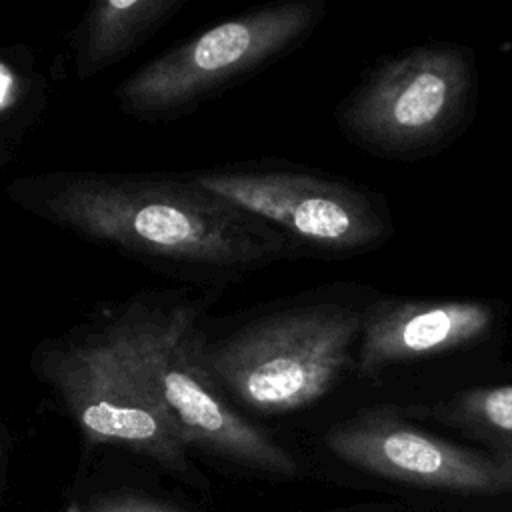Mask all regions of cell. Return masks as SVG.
<instances>
[{
    "label": "cell",
    "mask_w": 512,
    "mask_h": 512,
    "mask_svg": "<svg viewBox=\"0 0 512 512\" xmlns=\"http://www.w3.org/2000/svg\"><path fill=\"white\" fill-rule=\"evenodd\" d=\"M6 196L84 242L210 290L298 258L280 232L190 172L54 170L12 180Z\"/></svg>",
    "instance_id": "cell-1"
},
{
    "label": "cell",
    "mask_w": 512,
    "mask_h": 512,
    "mask_svg": "<svg viewBox=\"0 0 512 512\" xmlns=\"http://www.w3.org/2000/svg\"><path fill=\"white\" fill-rule=\"evenodd\" d=\"M156 292H140L42 340L30 360L90 444H114L168 470H188V444L146 372Z\"/></svg>",
    "instance_id": "cell-2"
},
{
    "label": "cell",
    "mask_w": 512,
    "mask_h": 512,
    "mask_svg": "<svg viewBox=\"0 0 512 512\" xmlns=\"http://www.w3.org/2000/svg\"><path fill=\"white\" fill-rule=\"evenodd\" d=\"M362 310L294 300L242 312L218 328L204 318L198 354L216 388L254 414H288L324 398L358 350Z\"/></svg>",
    "instance_id": "cell-3"
},
{
    "label": "cell",
    "mask_w": 512,
    "mask_h": 512,
    "mask_svg": "<svg viewBox=\"0 0 512 512\" xmlns=\"http://www.w3.org/2000/svg\"><path fill=\"white\" fill-rule=\"evenodd\" d=\"M322 16L318 0L272 2L236 14L134 70L114 88V102L138 120L186 116L280 60Z\"/></svg>",
    "instance_id": "cell-4"
},
{
    "label": "cell",
    "mask_w": 512,
    "mask_h": 512,
    "mask_svg": "<svg viewBox=\"0 0 512 512\" xmlns=\"http://www.w3.org/2000/svg\"><path fill=\"white\" fill-rule=\"evenodd\" d=\"M204 302L156 292L146 336V372L188 448L276 476L298 470L294 456L252 424L210 380L198 354Z\"/></svg>",
    "instance_id": "cell-5"
},
{
    "label": "cell",
    "mask_w": 512,
    "mask_h": 512,
    "mask_svg": "<svg viewBox=\"0 0 512 512\" xmlns=\"http://www.w3.org/2000/svg\"><path fill=\"white\" fill-rule=\"evenodd\" d=\"M476 74L466 50L418 46L374 68L338 108L350 140L392 156H414L444 144L474 102Z\"/></svg>",
    "instance_id": "cell-6"
},
{
    "label": "cell",
    "mask_w": 512,
    "mask_h": 512,
    "mask_svg": "<svg viewBox=\"0 0 512 512\" xmlns=\"http://www.w3.org/2000/svg\"><path fill=\"white\" fill-rule=\"evenodd\" d=\"M198 184L280 232L296 254L340 256L380 244L388 222L358 188L322 174L262 162L190 172Z\"/></svg>",
    "instance_id": "cell-7"
},
{
    "label": "cell",
    "mask_w": 512,
    "mask_h": 512,
    "mask_svg": "<svg viewBox=\"0 0 512 512\" xmlns=\"http://www.w3.org/2000/svg\"><path fill=\"white\" fill-rule=\"evenodd\" d=\"M324 442L340 460L386 480L458 494L512 492V468L500 456L452 444L384 408L332 426Z\"/></svg>",
    "instance_id": "cell-8"
},
{
    "label": "cell",
    "mask_w": 512,
    "mask_h": 512,
    "mask_svg": "<svg viewBox=\"0 0 512 512\" xmlns=\"http://www.w3.org/2000/svg\"><path fill=\"white\" fill-rule=\"evenodd\" d=\"M494 322V308L482 300L382 298L362 310L358 372L372 376L390 364L470 346Z\"/></svg>",
    "instance_id": "cell-9"
},
{
    "label": "cell",
    "mask_w": 512,
    "mask_h": 512,
    "mask_svg": "<svg viewBox=\"0 0 512 512\" xmlns=\"http://www.w3.org/2000/svg\"><path fill=\"white\" fill-rule=\"evenodd\" d=\"M188 0H98L74 34V70L90 80L136 52L162 30Z\"/></svg>",
    "instance_id": "cell-10"
},
{
    "label": "cell",
    "mask_w": 512,
    "mask_h": 512,
    "mask_svg": "<svg viewBox=\"0 0 512 512\" xmlns=\"http://www.w3.org/2000/svg\"><path fill=\"white\" fill-rule=\"evenodd\" d=\"M46 102V82L32 54L0 46V164L36 124Z\"/></svg>",
    "instance_id": "cell-11"
},
{
    "label": "cell",
    "mask_w": 512,
    "mask_h": 512,
    "mask_svg": "<svg viewBox=\"0 0 512 512\" xmlns=\"http://www.w3.org/2000/svg\"><path fill=\"white\" fill-rule=\"evenodd\" d=\"M432 412L438 420L492 442L498 454L512 450V384L462 390Z\"/></svg>",
    "instance_id": "cell-12"
},
{
    "label": "cell",
    "mask_w": 512,
    "mask_h": 512,
    "mask_svg": "<svg viewBox=\"0 0 512 512\" xmlns=\"http://www.w3.org/2000/svg\"><path fill=\"white\" fill-rule=\"evenodd\" d=\"M92 512H180V510L160 506L148 500H138V498H116V500H104L96 504Z\"/></svg>",
    "instance_id": "cell-13"
},
{
    "label": "cell",
    "mask_w": 512,
    "mask_h": 512,
    "mask_svg": "<svg viewBox=\"0 0 512 512\" xmlns=\"http://www.w3.org/2000/svg\"><path fill=\"white\" fill-rule=\"evenodd\" d=\"M496 456H500L510 468H512V450H506V452H502V454H496Z\"/></svg>",
    "instance_id": "cell-14"
},
{
    "label": "cell",
    "mask_w": 512,
    "mask_h": 512,
    "mask_svg": "<svg viewBox=\"0 0 512 512\" xmlns=\"http://www.w3.org/2000/svg\"><path fill=\"white\" fill-rule=\"evenodd\" d=\"M2 458H4V438L0 434V466H2Z\"/></svg>",
    "instance_id": "cell-15"
},
{
    "label": "cell",
    "mask_w": 512,
    "mask_h": 512,
    "mask_svg": "<svg viewBox=\"0 0 512 512\" xmlns=\"http://www.w3.org/2000/svg\"><path fill=\"white\" fill-rule=\"evenodd\" d=\"M66 512H82V510H80L76 504H72V506H68V510H66Z\"/></svg>",
    "instance_id": "cell-16"
}]
</instances>
